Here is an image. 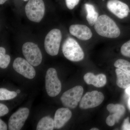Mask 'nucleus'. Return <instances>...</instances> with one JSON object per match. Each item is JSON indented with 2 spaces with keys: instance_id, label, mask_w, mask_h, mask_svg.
I'll list each match as a JSON object with an SVG mask.
<instances>
[{
  "instance_id": "f257e3e1",
  "label": "nucleus",
  "mask_w": 130,
  "mask_h": 130,
  "mask_svg": "<svg viewBox=\"0 0 130 130\" xmlns=\"http://www.w3.org/2000/svg\"><path fill=\"white\" fill-rule=\"evenodd\" d=\"M94 29L98 35L108 38H116L120 34V30L116 23L105 14L98 17L94 24Z\"/></svg>"
},
{
  "instance_id": "f03ea898",
  "label": "nucleus",
  "mask_w": 130,
  "mask_h": 130,
  "mask_svg": "<svg viewBox=\"0 0 130 130\" xmlns=\"http://www.w3.org/2000/svg\"><path fill=\"white\" fill-rule=\"evenodd\" d=\"M62 49L65 57L71 61H80L84 57L83 49L77 42L72 38L66 39L62 46Z\"/></svg>"
},
{
  "instance_id": "7ed1b4c3",
  "label": "nucleus",
  "mask_w": 130,
  "mask_h": 130,
  "mask_svg": "<svg viewBox=\"0 0 130 130\" xmlns=\"http://www.w3.org/2000/svg\"><path fill=\"white\" fill-rule=\"evenodd\" d=\"M45 9L43 0H29L25 6V13L30 20L39 23L44 16Z\"/></svg>"
},
{
  "instance_id": "20e7f679",
  "label": "nucleus",
  "mask_w": 130,
  "mask_h": 130,
  "mask_svg": "<svg viewBox=\"0 0 130 130\" xmlns=\"http://www.w3.org/2000/svg\"><path fill=\"white\" fill-rule=\"evenodd\" d=\"M84 89L81 86H77L65 91L61 97L60 100L64 106L70 109L76 107L81 101Z\"/></svg>"
},
{
  "instance_id": "39448f33",
  "label": "nucleus",
  "mask_w": 130,
  "mask_h": 130,
  "mask_svg": "<svg viewBox=\"0 0 130 130\" xmlns=\"http://www.w3.org/2000/svg\"><path fill=\"white\" fill-rule=\"evenodd\" d=\"M62 35L60 30L55 29H52L47 34L44 45L47 53L51 56L57 55L59 53Z\"/></svg>"
},
{
  "instance_id": "423d86ee",
  "label": "nucleus",
  "mask_w": 130,
  "mask_h": 130,
  "mask_svg": "<svg viewBox=\"0 0 130 130\" xmlns=\"http://www.w3.org/2000/svg\"><path fill=\"white\" fill-rule=\"evenodd\" d=\"M45 88L47 94L50 97H55L60 93L61 83L55 68H51L47 71L45 77Z\"/></svg>"
},
{
  "instance_id": "0eeeda50",
  "label": "nucleus",
  "mask_w": 130,
  "mask_h": 130,
  "mask_svg": "<svg viewBox=\"0 0 130 130\" xmlns=\"http://www.w3.org/2000/svg\"><path fill=\"white\" fill-rule=\"evenodd\" d=\"M22 52L26 60L33 66H37L41 63L42 56L37 44L27 42L23 45Z\"/></svg>"
},
{
  "instance_id": "6e6552de",
  "label": "nucleus",
  "mask_w": 130,
  "mask_h": 130,
  "mask_svg": "<svg viewBox=\"0 0 130 130\" xmlns=\"http://www.w3.org/2000/svg\"><path fill=\"white\" fill-rule=\"evenodd\" d=\"M105 99L104 95L98 91L87 92L81 98L79 107L82 109H88L98 106Z\"/></svg>"
},
{
  "instance_id": "1a4fd4ad",
  "label": "nucleus",
  "mask_w": 130,
  "mask_h": 130,
  "mask_svg": "<svg viewBox=\"0 0 130 130\" xmlns=\"http://www.w3.org/2000/svg\"><path fill=\"white\" fill-rule=\"evenodd\" d=\"M29 110L27 108H22L13 114L8 121V128L10 130H20L23 126L28 118Z\"/></svg>"
},
{
  "instance_id": "9d476101",
  "label": "nucleus",
  "mask_w": 130,
  "mask_h": 130,
  "mask_svg": "<svg viewBox=\"0 0 130 130\" xmlns=\"http://www.w3.org/2000/svg\"><path fill=\"white\" fill-rule=\"evenodd\" d=\"M13 67L16 72L28 79H32L36 76V71L32 65L23 58H16L13 64Z\"/></svg>"
},
{
  "instance_id": "9b49d317",
  "label": "nucleus",
  "mask_w": 130,
  "mask_h": 130,
  "mask_svg": "<svg viewBox=\"0 0 130 130\" xmlns=\"http://www.w3.org/2000/svg\"><path fill=\"white\" fill-rule=\"evenodd\" d=\"M107 7L112 13L120 19L127 17L130 12L128 5L119 0H109L107 3Z\"/></svg>"
},
{
  "instance_id": "f8f14e48",
  "label": "nucleus",
  "mask_w": 130,
  "mask_h": 130,
  "mask_svg": "<svg viewBox=\"0 0 130 130\" xmlns=\"http://www.w3.org/2000/svg\"><path fill=\"white\" fill-rule=\"evenodd\" d=\"M72 116V113L68 108H61L58 109L55 115V128L59 129L63 127L70 120Z\"/></svg>"
},
{
  "instance_id": "ddd939ff",
  "label": "nucleus",
  "mask_w": 130,
  "mask_h": 130,
  "mask_svg": "<svg viewBox=\"0 0 130 130\" xmlns=\"http://www.w3.org/2000/svg\"><path fill=\"white\" fill-rule=\"evenodd\" d=\"M69 30L73 36L81 40H88L92 36L91 30L88 26L83 25H72L70 26Z\"/></svg>"
},
{
  "instance_id": "4468645a",
  "label": "nucleus",
  "mask_w": 130,
  "mask_h": 130,
  "mask_svg": "<svg viewBox=\"0 0 130 130\" xmlns=\"http://www.w3.org/2000/svg\"><path fill=\"white\" fill-rule=\"evenodd\" d=\"M84 79L86 84L92 85L97 88L103 87L107 83L106 77L103 74L95 76L92 73H88L84 75Z\"/></svg>"
},
{
  "instance_id": "2eb2a0df",
  "label": "nucleus",
  "mask_w": 130,
  "mask_h": 130,
  "mask_svg": "<svg viewBox=\"0 0 130 130\" xmlns=\"http://www.w3.org/2000/svg\"><path fill=\"white\" fill-rule=\"evenodd\" d=\"M117 76L116 84L120 88L126 89L130 86V74L123 70L117 68L115 70Z\"/></svg>"
},
{
  "instance_id": "dca6fc26",
  "label": "nucleus",
  "mask_w": 130,
  "mask_h": 130,
  "mask_svg": "<svg viewBox=\"0 0 130 130\" xmlns=\"http://www.w3.org/2000/svg\"><path fill=\"white\" fill-rule=\"evenodd\" d=\"M85 6L87 13L86 20L90 25H94L99 17L98 13L93 5L86 3Z\"/></svg>"
},
{
  "instance_id": "f3484780",
  "label": "nucleus",
  "mask_w": 130,
  "mask_h": 130,
  "mask_svg": "<svg viewBox=\"0 0 130 130\" xmlns=\"http://www.w3.org/2000/svg\"><path fill=\"white\" fill-rule=\"evenodd\" d=\"M55 128L54 120L49 116H45L40 120L38 124L37 130H53Z\"/></svg>"
},
{
  "instance_id": "a211bd4d",
  "label": "nucleus",
  "mask_w": 130,
  "mask_h": 130,
  "mask_svg": "<svg viewBox=\"0 0 130 130\" xmlns=\"http://www.w3.org/2000/svg\"><path fill=\"white\" fill-rule=\"evenodd\" d=\"M5 49L3 47H0V67L3 69H5L8 66L11 58L8 55L6 54Z\"/></svg>"
},
{
  "instance_id": "6ab92c4d",
  "label": "nucleus",
  "mask_w": 130,
  "mask_h": 130,
  "mask_svg": "<svg viewBox=\"0 0 130 130\" xmlns=\"http://www.w3.org/2000/svg\"><path fill=\"white\" fill-rule=\"evenodd\" d=\"M107 109L110 113H117L123 116L125 111V107L120 104H109L107 106Z\"/></svg>"
},
{
  "instance_id": "aec40b11",
  "label": "nucleus",
  "mask_w": 130,
  "mask_h": 130,
  "mask_svg": "<svg viewBox=\"0 0 130 130\" xmlns=\"http://www.w3.org/2000/svg\"><path fill=\"white\" fill-rule=\"evenodd\" d=\"M17 92L10 91L6 89H0V100H8L13 99L17 95Z\"/></svg>"
},
{
  "instance_id": "412c9836",
  "label": "nucleus",
  "mask_w": 130,
  "mask_h": 130,
  "mask_svg": "<svg viewBox=\"0 0 130 130\" xmlns=\"http://www.w3.org/2000/svg\"><path fill=\"white\" fill-rule=\"evenodd\" d=\"M115 67L126 72L130 74V63L125 60L119 59L115 61Z\"/></svg>"
},
{
  "instance_id": "4be33fe9",
  "label": "nucleus",
  "mask_w": 130,
  "mask_h": 130,
  "mask_svg": "<svg viewBox=\"0 0 130 130\" xmlns=\"http://www.w3.org/2000/svg\"><path fill=\"white\" fill-rule=\"evenodd\" d=\"M121 53L123 56L130 58V40L122 45Z\"/></svg>"
},
{
  "instance_id": "5701e85b",
  "label": "nucleus",
  "mask_w": 130,
  "mask_h": 130,
  "mask_svg": "<svg viewBox=\"0 0 130 130\" xmlns=\"http://www.w3.org/2000/svg\"><path fill=\"white\" fill-rule=\"evenodd\" d=\"M68 8L72 9L79 3L80 0H65Z\"/></svg>"
},
{
  "instance_id": "b1692460",
  "label": "nucleus",
  "mask_w": 130,
  "mask_h": 130,
  "mask_svg": "<svg viewBox=\"0 0 130 130\" xmlns=\"http://www.w3.org/2000/svg\"><path fill=\"white\" fill-rule=\"evenodd\" d=\"M9 112V109L6 105L1 103L0 104V116H3L7 114Z\"/></svg>"
},
{
  "instance_id": "393cba45",
  "label": "nucleus",
  "mask_w": 130,
  "mask_h": 130,
  "mask_svg": "<svg viewBox=\"0 0 130 130\" xmlns=\"http://www.w3.org/2000/svg\"><path fill=\"white\" fill-rule=\"evenodd\" d=\"M129 118L128 117L124 120L122 126V130H130V123L129 122Z\"/></svg>"
},
{
  "instance_id": "a878e982",
  "label": "nucleus",
  "mask_w": 130,
  "mask_h": 130,
  "mask_svg": "<svg viewBox=\"0 0 130 130\" xmlns=\"http://www.w3.org/2000/svg\"><path fill=\"white\" fill-rule=\"evenodd\" d=\"M7 127L6 124L1 119L0 120V130H7Z\"/></svg>"
},
{
  "instance_id": "bb28decb",
  "label": "nucleus",
  "mask_w": 130,
  "mask_h": 130,
  "mask_svg": "<svg viewBox=\"0 0 130 130\" xmlns=\"http://www.w3.org/2000/svg\"><path fill=\"white\" fill-rule=\"evenodd\" d=\"M125 92L127 94L129 95L130 97L129 98V100L128 101V107L129 108V109L130 111V86L128 87L126 89Z\"/></svg>"
},
{
  "instance_id": "cd10ccee",
  "label": "nucleus",
  "mask_w": 130,
  "mask_h": 130,
  "mask_svg": "<svg viewBox=\"0 0 130 130\" xmlns=\"http://www.w3.org/2000/svg\"><path fill=\"white\" fill-rule=\"evenodd\" d=\"M7 1V0H0V4L3 5V4L5 3Z\"/></svg>"
},
{
  "instance_id": "c85d7f7f",
  "label": "nucleus",
  "mask_w": 130,
  "mask_h": 130,
  "mask_svg": "<svg viewBox=\"0 0 130 130\" xmlns=\"http://www.w3.org/2000/svg\"><path fill=\"white\" fill-rule=\"evenodd\" d=\"M99 129H98L97 128H91L90 130H98Z\"/></svg>"
},
{
  "instance_id": "c756f323",
  "label": "nucleus",
  "mask_w": 130,
  "mask_h": 130,
  "mask_svg": "<svg viewBox=\"0 0 130 130\" xmlns=\"http://www.w3.org/2000/svg\"><path fill=\"white\" fill-rule=\"evenodd\" d=\"M20 92H21V91L20 90H18L16 91V92H17V93H18V94H19V93H20Z\"/></svg>"
},
{
  "instance_id": "7c9ffc66",
  "label": "nucleus",
  "mask_w": 130,
  "mask_h": 130,
  "mask_svg": "<svg viewBox=\"0 0 130 130\" xmlns=\"http://www.w3.org/2000/svg\"><path fill=\"white\" fill-rule=\"evenodd\" d=\"M24 1H28V0H24Z\"/></svg>"
}]
</instances>
